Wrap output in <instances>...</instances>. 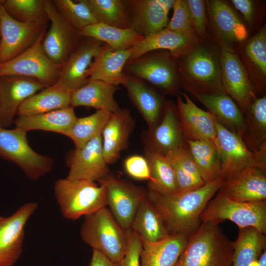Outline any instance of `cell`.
<instances>
[{
  "label": "cell",
  "mask_w": 266,
  "mask_h": 266,
  "mask_svg": "<svg viewBox=\"0 0 266 266\" xmlns=\"http://www.w3.org/2000/svg\"><path fill=\"white\" fill-rule=\"evenodd\" d=\"M224 182L221 177L194 190L166 194L148 190L147 196L170 234L189 237L200 225L202 211Z\"/></svg>",
  "instance_id": "1"
},
{
  "label": "cell",
  "mask_w": 266,
  "mask_h": 266,
  "mask_svg": "<svg viewBox=\"0 0 266 266\" xmlns=\"http://www.w3.org/2000/svg\"><path fill=\"white\" fill-rule=\"evenodd\" d=\"M234 242L219 224L201 222L189 237L175 266H232Z\"/></svg>",
  "instance_id": "2"
},
{
  "label": "cell",
  "mask_w": 266,
  "mask_h": 266,
  "mask_svg": "<svg viewBox=\"0 0 266 266\" xmlns=\"http://www.w3.org/2000/svg\"><path fill=\"white\" fill-rule=\"evenodd\" d=\"M79 234L93 250L119 265L126 250V231L106 207L84 216Z\"/></svg>",
  "instance_id": "3"
},
{
  "label": "cell",
  "mask_w": 266,
  "mask_h": 266,
  "mask_svg": "<svg viewBox=\"0 0 266 266\" xmlns=\"http://www.w3.org/2000/svg\"><path fill=\"white\" fill-rule=\"evenodd\" d=\"M99 183L66 178L56 181L54 192L63 216L74 221L106 207L105 187Z\"/></svg>",
  "instance_id": "4"
},
{
  "label": "cell",
  "mask_w": 266,
  "mask_h": 266,
  "mask_svg": "<svg viewBox=\"0 0 266 266\" xmlns=\"http://www.w3.org/2000/svg\"><path fill=\"white\" fill-rule=\"evenodd\" d=\"M201 222L219 224L226 220L239 228L254 227L266 233V200L244 202L233 200L217 192L202 211Z\"/></svg>",
  "instance_id": "5"
},
{
  "label": "cell",
  "mask_w": 266,
  "mask_h": 266,
  "mask_svg": "<svg viewBox=\"0 0 266 266\" xmlns=\"http://www.w3.org/2000/svg\"><path fill=\"white\" fill-rule=\"evenodd\" d=\"M27 131L0 127V157L16 164L31 180L35 181L52 170V157L40 155L29 146Z\"/></svg>",
  "instance_id": "6"
},
{
  "label": "cell",
  "mask_w": 266,
  "mask_h": 266,
  "mask_svg": "<svg viewBox=\"0 0 266 266\" xmlns=\"http://www.w3.org/2000/svg\"><path fill=\"white\" fill-rule=\"evenodd\" d=\"M214 121L224 182L235 178L251 167H266V151L252 152L241 136L225 128L214 118Z\"/></svg>",
  "instance_id": "7"
},
{
  "label": "cell",
  "mask_w": 266,
  "mask_h": 266,
  "mask_svg": "<svg viewBox=\"0 0 266 266\" xmlns=\"http://www.w3.org/2000/svg\"><path fill=\"white\" fill-rule=\"evenodd\" d=\"M46 31L28 49L0 64V76H21L34 78L49 86L55 84L59 76L61 66L53 62L43 50L42 40Z\"/></svg>",
  "instance_id": "8"
},
{
  "label": "cell",
  "mask_w": 266,
  "mask_h": 266,
  "mask_svg": "<svg viewBox=\"0 0 266 266\" xmlns=\"http://www.w3.org/2000/svg\"><path fill=\"white\" fill-rule=\"evenodd\" d=\"M44 9L50 26L43 36L42 47L53 62L61 66L78 46L82 37L60 14L52 0H44Z\"/></svg>",
  "instance_id": "9"
},
{
  "label": "cell",
  "mask_w": 266,
  "mask_h": 266,
  "mask_svg": "<svg viewBox=\"0 0 266 266\" xmlns=\"http://www.w3.org/2000/svg\"><path fill=\"white\" fill-rule=\"evenodd\" d=\"M124 71L168 93L177 89L176 66L170 53H148L128 62Z\"/></svg>",
  "instance_id": "10"
},
{
  "label": "cell",
  "mask_w": 266,
  "mask_h": 266,
  "mask_svg": "<svg viewBox=\"0 0 266 266\" xmlns=\"http://www.w3.org/2000/svg\"><path fill=\"white\" fill-rule=\"evenodd\" d=\"M105 44L90 37H82L80 43L61 65L54 88L72 92L89 81V71L95 58Z\"/></svg>",
  "instance_id": "11"
},
{
  "label": "cell",
  "mask_w": 266,
  "mask_h": 266,
  "mask_svg": "<svg viewBox=\"0 0 266 266\" xmlns=\"http://www.w3.org/2000/svg\"><path fill=\"white\" fill-rule=\"evenodd\" d=\"M47 24L19 22L12 18L0 3V64L33 45L46 30Z\"/></svg>",
  "instance_id": "12"
},
{
  "label": "cell",
  "mask_w": 266,
  "mask_h": 266,
  "mask_svg": "<svg viewBox=\"0 0 266 266\" xmlns=\"http://www.w3.org/2000/svg\"><path fill=\"white\" fill-rule=\"evenodd\" d=\"M99 182L105 187L107 205L116 221L124 230L130 228L147 191L110 174Z\"/></svg>",
  "instance_id": "13"
},
{
  "label": "cell",
  "mask_w": 266,
  "mask_h": 266,
  "mask_svg": "<svg viewBox=\"0 0 266 266\" xmlns=\"http://www.w3.org/2000/svg\"><path fill=\"white\" fill-rule=\"evenodd\" d=\"M37 207L36 202H29L10 216H0V266H12L21 256L25 227Z\"/></svg>",
  "instance_id": "14"
},
{
  "label": "cell",
  "mask_w": 266,
  "mask_h": 266,
  "mask_svg": "<svg viewBox=\"0 0 266 266\" xmlns=\"http://www.w3.org/2000/svg\"><path fill=\"white\" fill-rule=\"evenodd\" d=\"M49 86L34 78L0 76V127H9L18 108L28 98Z\"/></svg>",
  "instance_id": "15"
},
{
  "label": "cell",
  "mask_w": 266,
  "mask_h": 266,
  "mask_svg": "<svg viewBox=\"0 0 266 266\" xmlns=\"http://www.w3.org/2000/svg\"><path fill=\"white\" fill-rule=\"evenodd\" d=\"M219 61L224 91L244 115L256 99L246 71L237 56L226 49L222 50Z\"/></svg>",
  "instance_id": "16"
},
{
  "label": "cell",
  "mask_w": 266,
  "mask_h": 266,
  "mask_svg": "<svg viewBox=\"0 0 266 266\" xmlns=\"http://www.w3.org/2000/svg\"><path fill=\"white\" fill-rule=\"evenodd\" d=\"M174 0H127L131 28L143 37L166 28Z\"/></svg>",
  "instance_id": "17"
},
{
  "label": "cell",
  "mask_w": 266,
  "mask_h": 266,
  "mask_svg": "<svg viewBox=\"0 0 266 266\" xmlns=\"http://www.w3.org/2000/svg\"><path fill=\"white\" fill-rule=\"evenodd\" d=\"M69 170L66 178L96 182L109 175L103 155L101 135L88 142L79 148H75L69 160Z\"/></svg>",
  "instance_id": "18"
},
{
  "label": "cell",
  "mask_w": 266,
  "mask_h": 266,
  "mask_svg": "<svg viewBox=\"0 0 266 266\" xmlns=\"http://www.w3.org/2000/svg\"><path fill=\"white\" fill-rule=\"evenodd\" d=\"M185 71L204 94L225 93L221 80L220 61L216 54L205 46L191 50L184 61Z\"/></svg>",
  "instance_id": "19"
},
{
  "label": "cell",
  "mask_w": 266,
  "mask_h": 266,
  "mask_svg": "<svg viewBox=\"0 0 266 266\" xmlns=\"http://www.w3.org/2000/svg\"><path fill=\"white\" fill-rule=\"evenodd\" d=\"M177 99V112L186 139L205 141L215 145L219 152L214 118L199 107L186 93Z\"/></svg>",
  "instance_id": "20"
},
{
  "label": "cell",
  "mask_w": 266,
  "mask_h": 266,
  "mask_svg": "<svg viewBox=\"0 0 266 266\" xmlns=\"http://www.w3.org/2000/svg\"><path fill=\"white\" fill-rule=\"evenodd\" d=\"M217 192L239 201L266 200V167L254 166L246 169L224 182Z\"/></svg>",
  "instance_id": "21"
},
{
  "label": "cell",
  "mask_w": 266,
  "mask_h": 266,
  "mask_svg": "<svg viewBox=\"0 0 266 266\" xmlns=\"http://www.w3.org/2000/svg\"><path fill=\"white\" fill-rule=\"evenodd\" d=\"M133 129V119L128 109L120 108L112 113L101 133L103 155L107 165L118 160Z\"/></svg>",
  "instance_id": "22"
},
{
  "label": "cell",
  "mask_w": 266,
  "mask_h": 266,
  "mask_svg": "<svg viewBox=\"0 0 266 266\" xmlns=\"http://www.w3.org/2000/svg\"><path fill=\"white\" fill-rule=\"evenodd\" d=\"M149 132L147 149L164 155L187 143L177 109L169 103L166 104L161 121Z\"/></svg>",
  "instance_id": "23"
},
{
  "label": "cell",
  "mask_w": 266,
  "mask_h": 266,
  "mask_svg": "<svg viewBox=\"0 0 266 266\" xmlns=\"http://www.w3.org/2000/svg\"><path fill=\"white\" fill-rule=\"evenodd\" d=\"M194 95L218 122L242 137L245 128L244 115L229 95L225 93Z\"/></svg>",
  "instance_id": "24"
},
{
  "label": "cell",
  "mask_w": 266,
  "mask_h": 266,
  "mask_svg": "<svg viewBox=\"0 0 266 266\" xmlns=\"http://www.w3.org/2000/svg\"><path fill=\"white\" fill-rule=\"evenodd\" d=\"M188 240L182 234H170L155 242L141 239V266H175Z\"/></svg>",
  "instance_id": "25"
},
{
  "label": "cell",
  "mask_w": 266,
  "mask_h": 266,
  "mask_svg": "<svg viewBox=\"0 0 266 266\" xmlns=\"http://www.w3.org/2000/svg\"><path fill=\"white\" fill-rule=\"evenodd\" d=\"M124 86L129 97L146 121L149 131L159 122L163 107L161 97L146 82L141 79L125 73Z\"/></svg>",
  "instance_id": "26"
},
{
  "label": "cell",
  "mask_w": 266,
  "mask_h": 266,
  "mask_svg": "<svg viewBox=\"0 0 266 266\" xmlns=\"http://www.w3.org/2000/svg\"><path fill=\"white\" fill-rule=\"evenodd\" d=\"M131 54L132 47L112 50L105 44L94 60L89 71V80H98L116 86H124L126 80L124 70Z\"/></svg>",
  "instance_id": "27"
},
{
  "label": "cell",
  "mask_w": 266,
  "mask_h": 266,
  "mask_svg": "<svg viewBox=\"0 0 266 266\" xmlns=\"http://www.w3.org/2000/svg\"><path fill=\"white\" fill-rule=\"evenodd\" d=\"M118 86L98 80H91L83 86L72 92L70 106H83L98 110H105L112 113L120 108L114 95Z\"/></svg>",
  "instance_id": "28"
},
{
  "label": "cell",
  "mask_w": 266,
  "mask_h": 266,
  "mask_svg": "<svg viewBox=\"0 0 266 266\" xmlns=\"http://www.w3.org/2000/svg\"><path fill=\"white\" fill-rule=\"evenodd\" d=\"M196 41L197 38L172 31L166 28L144 37L134 44L132 47L131 56L129 61L158 50H168L174 58H177Z\"/></svg>",
  "instance_id": "29"
},
{
  "label": "cell",
  "mask_w": 266,
  "mask_h": 266,
  "mask_svg": "<svg viewBox=\"0 0 266 266\" xmlns=\"http://www.w3.org/2000/svg\"><path fill=\"white\" fill-rule=\"evenodd\" d=\"M77 118L73 107L70 106L42 114L19 116L15 120V124L16 128L27 132L38 130L66 135Z\"/></svg>",
  "instance_id": "30"
},
{
  "label": "cell",
  "mask_w": 266,
  "mask_h": 266,
  "mask_svg": "<svg viewBox=\"0 0 266 266\" xmlns=\"http://www.w3.org/2000/svg\"><path fill=\"white\" fill-rule=\"evenodd\" d=\"M210 18L219 36L228 42H240L247 37L246 27L227 2L208 1Z\"/></svg>",
  "instance_id": "31"
},
{
  "label": "cell",
  "mask_w": 266,
  "mask_h": 266,
  "mask_svg": "<svg viewBox=\"0 0 266 266\" xmlns=\"http://www.w3.org/2000/svg\"><path fill=\"white\" fill-rule=\"evenodd\" d=\"M165 156L174 171L177 192L194 190L205 184L193 159L187 143L170 151Z\"/></svg>",
  "instance_id": "32"
},
{
  "label": "cell",
  "mask_w": 266,
  "mask_h": 266,
  "mask_svg": "<svg viewBox=\"0 0 266 266\" xmlns=\"http://www.w3.org/2000/svg\"><path fill=\"white\" fill-rule=\"evenodd\" d=\"M245 128L242 138L252 152L266 151V97L255 99L244 114Z\"/></svg>",
  "instance_id": "33"
},
{
  "label": "cell",
  "mask_w": 266,
  "mask_h": 266,
  "mask_svg": "<svg viewBox=\"0 0 266 266\" xmlns=\"http://www.w3.org/2000/svg\"><path fill=\"white\" fill-rule=\"evenodd\" d=\"M130 228L141 239L150 242L157 241L170 235L147 196L140 203Z\"/></svg>",
  "instance_id": "34"
},
{
  "label": "cell",
  "mask_w": 266,
  "mask_h": 266,
  "mask_svg": "<svg viewBox=\"0 0 266 266\" xmlns=\"http://www.w3.org/2000/svg\"><path fill=\"white\" fill-rule=\"evenodd\" d=\"M71 93L49 86L26 100L18 108L17 114L33 115L69 107Z\"/></svg>",
  "instance_id": "35"
},
{
  "label": "cell",
  "mask_w": 266,
  "mask_h": 266,
  "mask_svg": "<svg viewBox=\"0 0 266 266\" xmlns=\"http://www.w3.org/2000/svg\"><path fill=\"white\" fill-rule=\"evenodd\" d=\"M79 34L82 37H90L101 41L112 50L130 48L144 38L131 28L122 29L100 22L86 27Z\"/></svg>",
  "instance_id": "36"
},
{
  "label": "cell",
  "mask_w": 266,
  "mask_h": 266,
  "mask_svg": "<svg viewBox=\"0 0 266 266\" xmlns=\"http://www.w3.org/2000/svg\"><path fill=\"white\" fill-rule=\"evenodd\" d=\"M266 248V234L254 227L239 228L232 266H252Z\"/></svg>",
  "instance_id": "37"
},
{
  "label": "cell",
  "mask_w": 266,
  "mask_h": 266,
  "mask_svg": "<svg viewBox=\"0 0 266 266\" xmlns=\"http://www.w3.org/2000/svg\"><path fill=\"white\" fill-rule=\"evenodd\" d=\"M193 159L200 175L207 183L222 177V166L217 147L200 140L186 139Z\"/></svg>",
  "instance_id": "38"
},
{
  "label": "cell",
  "mask_w": 266,
  "mask_h": 266,
  "mask_svg": "<svg viewBox=\"0 0 266 266\" xmlns=\"http://www.w3.org/2000/svg\"><path fill=\"white\" fill-rule=\"evenodd\" d=\"M145 158L151 175L148 190L163 194L177 192L174 171L165 155L147 149Z\"/></svg>",
  "instance_id": "39"
},
{
  "label": "cell",
  "mask_w": 266,
  "mask_h": 266,
  "mask_svg": "<svg viewBox=\"0 0 266 266\" xmlns=\"http://www.w3.org/2000/svg\"><path fill=\"white\" fill-rule=\"evenodd\" d=\"M111 114L108 111L101 109L89 116L77 118L66 136L73 141L75 148H81L91 139L101 135Z\"/></svg>",
  "instance_id": "40"
},
{
  "label": "cell",
  "mask_w": 266,
  "mask_h": 266,
  "mask_svg": "<svg viewBox=\"0 0 266 266\" xmlns=\"http://www.w3.org/2000/svg\"><path fill=\"white\" fill-rule=\"evenodd\" d=\"M100 22L122 29L131 28L127 0H87Z\"/></svg>",
  "instance_id": "41"
},
{
  "label": "cell",
  "mask_w": 266,
  "mask_h": 266,
  "mask_svg": "<svg viewBox=\"0 0 266 266\" xmlns=\"http://www.w3.org/2000/svg\"><path fill=\"white\" fill-rule=\"evenodd\" d=\"M63 17L78 32L86 27L99 23L87 0H52Z\"/></svg>",
  "instance_id": "42"
},
{
  "label": "cell",
  "mask_w": 266,
  "mask_h": 266,
  "mask_svg": "<svg viewBox=\"0 0 266 266\" xmlns=\"http://www.w3.org/2000/svg\"><path fill=\"white\" fill-rule=\"evenodd\" d=\"M5 11L14 19L23 23L49 22L44 0H0Z\"/></svg>",
  "instance_id": "43"
},
{
  "label": "cell",
  "mask_w": 266,
  "mask_h": 266,
  "mask_svg": "<svg viewBox=\"0 0 266 266\" xmlns=\"http://www.w3.org/2000/svg\"><path fill=\"white\" fill-rule=\"evenodd\" d=\"M173 15L166 28L180 34L197 38L187 0H174Z\"/></svg>",
  "instance_id": "44"
},
{
  "label": "cell",
  "mask_w": 266,
  "mask_h": 266,
  "mask_svg": "<svg viewBox=\"0 0 266 266\" xmlns=\"http://www.w3.org/2000/svg\"><path fill=\"white\" fill-rule=\"evenodd\" d=\"M246 51L253 63L266 74V28L264 26L247 44Z\"/></svg>",
  "instance_id": "45"
},
{
  "label": "cell",
  "mask_w": 266,
  "mask_h": 266,
  "mask_svg": "<svg viewBox=\"0 0 266 266\" xmlns=\"http://www.w3.org/2000/svg\"><path fill=\"white\" fill-rule=\"evenodd\" d=\"M127 247L119 266H141L140 256L142 249L140 237L131 228L125 230Z\"/></svg>",
  "instance_id": "46"
},
{
  "label": "cell",
  "mask_w": 266,
  "mask_h": 266,
  "mask_svg": "<svg viewBox=\"0 0 266 266\" xmlns=\"http://www.w3.org/2000/svg\"><path fill=\"white\" fill-rule=\"evenodd\" d=\"M126 172L132 177L138 180H150V170L145 157L134 155L128 157L124 162Z\"/></svg>",
  "instance_id": "47"
},
{
  "label": "cell",
  "mask_w": 266,
  "mask_h": 266,
  "mask_svg": "<svg viewBox=\"0 0 266 266\" xmlns=\"http://www.w3.org/2000/svg\"><path fill=\"white\" fill-rule=\"evenodd\" d=\"M187 2L195 30L200 36H204L206 33L204 1L187 0Z\"/></svg>",
  "instance_id": "48"
},
{
  "label": "cell",
  "mask_w": 266,
  "mask_h": 266,
  "mask_svg": "<svg viewBox=\"0 0 266 266\" xmlns=\"http://www.w3.org/2000/svg\"><path fill=\"white\" fill-rule=\"evenodd\" d=\"M232 2L235 8L243 14L246 21L251 23L254 13L253 2L250 0H232Z\"/></svg>",
  "instance_id": "49"
},
{
  "label": "cell",
  "mask_w": 266,
  "mask_h": 266,
  "mask_svg": "<svg viewBox=\"0 0 266 266\" xmlns=\"http://www.w3.org/2000/svg\"><path fill=\"white\" fill-rule=\"evenodd\" d=\"M89 266H119L101 253L93 250Z\"/></svg>",
  "instance_id": "50"
},
{
  "label": "cell",
  "mask_w": 266,
  "mask_h": 266,
  "mask_svg": "<svg viewBox=\"0 0 266 266\" xmlns=\"http://www.w3.org/2000/svg\"><path fill=\"white\" fill-rule=\"evenodd\" d=\"M257 266H266V250L260 256Z\"/></svg>",
  "instance_id": "51"
},
{
  "label": "cell",
  "mask_w": 266,
  "mask_h": 266,
  "mask_svg": "<svg viewBox=\"0 0 266 266\" xmlns=\"http://www.w3.org/2000/svg\"></svg>",
  "instance_id": "52"
}]
</instances>
